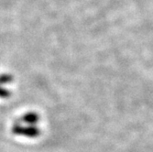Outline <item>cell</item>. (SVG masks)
Wrapping results in <instances>:
<instances>
[{"instance_id": "obj_1", "label": "cell", "mask_w": 153, "mask_h": 152, "mask_svg": "<svg viewBox=\"0 0 153 152\" xmlns=\"http://www.w3.org/2000/svg\"><path fill=\"white\" fill-rule=\"evenodd\" d=\"M13 133L29 137H36L39 135V130L34 127H20L16 126L13 128Z\"/></svg>"}, {"instance_id": "obj_2", "label": "cell", "mask_w": 153, "mask_h": 152, "mask_svg": "<svg viewBox=\"0 0 153 152\" xmlns=\"http://www.w3.org/2000/svg\"><path fill=\"white\" fill-rule=\"evenodd\" d=\"M24 121L29 124H34L38 121V116L34 114H30L24 117Z\"/></svg>"}]
</instances>
